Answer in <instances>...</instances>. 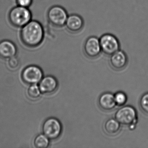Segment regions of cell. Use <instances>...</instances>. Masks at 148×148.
I'll use <instances>...</instances> for the list:
<instances>
[{"label":"cell","instance_id":"6da1fadb","mask_svg":"<svg viewBox=\"0 0 148 148\" xmlns=\"http://www.w3.org/2000/svg\"><path fill=\"white\" fill-rule=\"evenodd\" d=\"M44 35L43 26L37 21H31L22 27L20 33L21 41L30 47L39 45L44 40Z\"/></svg>","mask_w":148,"mask_h":148},{"label":"cell","instance_id":"7a4b0ae2","mask_svg":"<svg viewBox=\"0 0 148 148\" xmlns=\"http://www.w3.org/2000/svg\"><path fill=\"white\" fill-rule=\"evenodd\" d=\"M115 118L121 125L128 126L131 130L136 127L138 122L136 110L132 106H123L116 111Z\"/></svg>","mask_w":148,"mask_h":148},{"label":"cell","instance_id":"3957f363","mask_svg":"<svg viewBox=\"0 0 148 148\" xmlns=\"http://www.w3.org/2000/svg\"><path fill=\"white\" fill-rule=\"evenodd\" d=\"M32 12L28 8L20 6L13 8L10 10L8 19L13 26L22 28L32 21Z\"/></svg>","mask_w":148,"mask_h":148},{"label":"cell","instance_id":"277c9868","mask_svg":"<svg viewBox=\"0 0 148 148\" xmlns=\"http://www.w3.org/2000/svg\"><path fill=\"white\" fill-rule=\"evenodd\" d=\"M68 16L66 10L58 5L51 7L47 14V20L49 23L57 27H61L65 26Z\"/></svg>","mask_w":148,"mask_h":148},{"label":"cell","instance_id":"5b68a950","mask_svg":"<svg viewBox=\"0 0 148 148\" xmlns=\"http://www.w3.org/2000/svg\"><path fill=\"white\" fill-rule=\"evenodd\" d=\"M99 40L102 52L106 55L110 56L120 50L119 40L113 34H105L100 37Z\"/></svg>","mask_w":148,"mask_h":148},{"label":"cell","instance_id":"8992f818","mask_svg":"<svg viewBox=\"0 0 148 148\" xmlns=\"http://www.w3.org/2000/svg\"><path fill=\"white\" fill-rule=\"evenodd\" d=\"M62 125L60 121L55 118H49L45 120L42 126L43 133L50 139L58 138L62 132Z\"/></svg>","mask_w":148,"mask_h":148},{"label":"cell","instance_id":"52a82bcc","mask_svg":"<svg viewBox=\"0 0 148 148\" xmlns=\"http://www.w3.org/2000/svg\"><path fill=\"white\" fill-rule=\"evenodd\" d=\"M43 77V73L40 67L36 66H27L22 72L23 81L28 84H37L41 81Z\"/></svg>","mask_w":148,"mask_h":148},{"label":"cell","instance_id":"ba28073f","mask_svg":"<svg viewBox=\"0 0 148 148\" xmlns=\"http://www.w3.org/2000/svg\"><path fill=\"white\" fill-rule=\"evenodd\" d=\"M84 51L86 57L90 59L98 58L102 52L99 38L95 36H90L86 39L84 43Z\"/></svg>","mask_w":148,"mask_h":148},{"label":"cell","instance_id":"9c48e42d","mask_svg":"<svg viewBox=\"0 0 148 148\" xmlns=\"http://www.w3.org/2000/svg\"><path fill=\"white\" fill-rule=\"evenodd\" d=\"M128 57L126 53L119 50L110 55V63L112 69L116 71L123 70L128 64Z\"/></svg>","mask_w":148,"mask_h":148},{"label":"cell","instance_id":"30bf717a","mask_svg":"<svg viewBox=\"0 0 148 148\" xmlns=\"http://www.w3.org/2000/svg\"><path fill=\"white\" fill-rule=\"evenodd\" d=\"M84 25V19L81 16L78 14H72L68 15L65 25L68 32L76 34L83 29Z\"/></svg>","mask_w":148,"mask_h":148},{"label":"cell","instance_id":"8fae6325","mask_svg":"<svg viewBox=\"0 0 148 148\" xmlns=\"http://www.w3.org/2000/svg\"><path fill=\"white\" fill-rule=\"evenodd\" d=\"M38 86L41 93L51 94L57 90L58 87V83L55 77L48 76L43 77L39 83Z\"/></svg>","mask_w":148,"mask_h":148},{"label":"cell","instance_id":"7c38bea8","mask_svg":"<svg viewBox=\"0 0 148 148\" xmlns=\"http://www.w3.org/2000/svg\"><path fill=\"white\" fill-rule=\"evenodd\" d=\"M98 104L101 110L106 112L113 110L116 106L114 94L111 92H105L101 94L98 99Z\"/></svg>","mask_w":148,"mask_h":148},{"label":"cell","instance_id":"4fadbf2b","mask_svg":"<svg viewBox=\"0 0 148 148\" xmlns=\"http://www.w3.org/2000/svg\"><path fill=\"white\" fill-rule=\"evenodd\" d=\"M17 53V48L14 43L9 40L0 41V57L9 59L15 57Z\"/></svg>","mask_w":148,"mask_h":148},{"label":"cell","instance_id":"5bb4252c","mask_svg":"<svg viewBox=\"0 0 148 148\" xmlns=\"http://www.w3.org/2000/svg\"><path fill=\"white\" fill-rule=\"evenodd\" d=\"M121 125L115 118H110L104 123L103 129L106 134L110 136L118 135L121 130Z\"/></svg>","mask_w":148,"mask_h":148},{"label":"cell","instance_id":"9a60e30c","mask_svg":"<svg viewBox=\"0 0 148 148\" xmlns=\"http://www.w3.org/2000/svg\"><path fill=\"white\" fill-rule=\"evenodd\" d=\"M49 138L45 134H40L35 138L34 140V145L38 148H46L50 143Z\"/></svg>","mask_w":148,"mask_h":148},{"label":"cell","instance_id":"2e32d148","mask_svg":"<svg viewBox=\"0 0 148 148\" xmlns=\"http://www.w3.org/2000/svg\"><path fill=\"white\" fill-rule=\"evenodd\" d=\"M41 91L37 84L31 85L27 90V95L32 100H37L40 97Z\"/></svg>","mask_w":148,"mask_h":148},{"label":"cell","instance_id":"e0dca14e","mask_svg":"<svg viewBox=\"0 0 148 148\" xmlns=\"http://www.w3.org/2000/svg\"><path fill=\"white\" fill-rule=\"evenodd\" d=\"M114 97L116 105L120 107L125 105L128 100L127 95L123 92H117L114 94Z\"/></svg>","mask_w":148,"mask_h":148},{"label":"cell","instance_id":"ac0fdd59","mask_svg":"<svg viewBox=\"0 0 148 148\" xmlns=\"http://www.w3.org/2000/svg\"><path fill=\"white\" fill-rule=\"evenodd\" d=\"M139 106L141 110L145 114L148 115V92L144 93L140 97Z\"/></svg>","mask_w":148,"mask_h":148},{"label":"cell","instance_id":"d6986e66","mask_svg":"<svg viewBox=\"0 0 148 148\" xmlns=\"http://www.w3.org/2000/svg\"><path fill=\"white\" fill-rule=\"evenodd\" d=\"M8 60L7 64L9 69L12 70H15L19 67L20 61L18 58H16L15 56Z\"/></svg>","mask_w":148,"mask_h":148},{"label":"cell","instance_id":"ffe728a7","mask_svg":"<svg viewBox=\"0 0 148 148\" xmlns=\"http://www.w3.org/2000/svg\"><path fill=\"white\" fill-rule=\"evenodd\" d=\"M16 2L18 5L28 8L32 5L33 0H16Z\"/></svg>","mask_w":148,"mask_h":148}]
</instances>
